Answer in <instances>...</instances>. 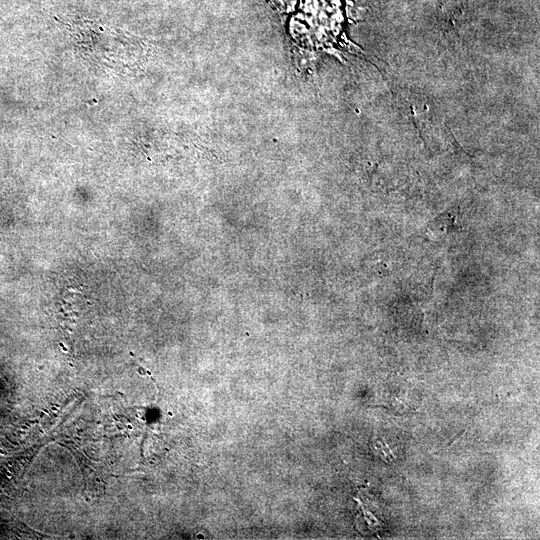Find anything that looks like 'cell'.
Returning a JSON list of instances; mask_svg holds the SVG:
<instances>
[{"mask_svg": "<svg viewBox=\"0 0 540 540\" xmlns=\"http://www.w3.org/2000/svg\"><path fill=\"white\" fill-rule=\"evenodd\" d=\"M454 216L450 213H443L436 217L430 226L431 231L435 232H448L451 228H453L454 224Z\"/></svg>", "mask_w": 540, "mask_h": 540, "instance_id": "cell-1", "label": "cell"}]
</instances>
